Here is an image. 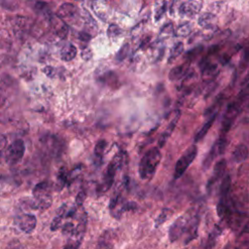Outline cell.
<instances>
[{"mask_svg": "<svg viewBox=\"0 0 249 249\" xmlns=\"http://www.w3.org/2000/svg\"><path fill=\"white\" fill-rule=\"evenodd\" d=\"M160 151L159 147L150 149L142 157L139 162V175L143 180H151L156 173V170L160 161Z\"/></svg>", "mask_w": 249, "mask_h": 249, "instance_id": "cell-1", "label": "cell"}, {"mask_svg": "<svg viewBox=\"0 0 249 249\" xmlns=\"http://www.w3.org/2000/svg\"><path fill=\"white\" fill-rule=\"evenodd\" d=\"M33 198L29 199L28 206L32 209H47L53 203L50 184L46 181L36 184L32 190Z\"/></svg>", "mask_w": 249, "mask_h": 249, "instance_id": "cell-2", "label": "cell"}, {"mask_svg": "<svg viewBox=\"0 0 249 249\" xmlns=\"http://www.w3.org/2000/svg\"><path fill=\"white\" fill-rule=\"evenodd\" d=\"M123 157L124 156H123V154L121 152L118 153L113 158V160L110 161V163L108 164L106 172H105L103 180H102V183L98 187L99 193L107 192L111 188V186L113 185L116 172L121 167V164L123 163Z\"/></svg>", "mask_w": 249, "mask_h": 249, "instance_id": "cell-3", "label": "cell"}, {"mask_svg": "<svg viewBox=\"0 0 249 249\" xmlns=\"http://www.w3.org/2000/svg\"><path fill=\"white\" fill-rule=\"evenodd\" d=\"M197 155V148L196 145L190 146L180 157V159L177 160L175 167H174V174H173V178L179 179L184 173L185 171L188 169V167L190 166V164L194 161V160L196 159Z\"/></svg>", "mask_w": 249, "mask_h": 249, "instance_id": "cell-4", "label": "cell"}, {"mask_svg": "<svg viewBox=\"0 0 249 249\" xmlns=\"http://www.w3.org/2000/svg\"><path fill=\"white\" fill-rule=\"evenodd\" d=\"M192 216L189 215V213L182 215L178 217L169 227L168 230V238L170 242L177 241L179 238L182 237L183 234L186 233L190 221H191Z\"/></svg>", "mask_w": 249, "mask_h": 249, "instance_id": "cell-5", "label": "cell"}, {"mask_svg": "<svg viewBox=\"0 0 249 249\" xmlns=\"http://www.w3.org/2000/svg\"><path fill=\"white\" fill-rule=\"evenodd\" d=\"M242 101L236 99L234 102L229 104L227 111L224 115V118L222 120V126H221V135L226 136L228 131L231 129L235 118L237 117L239 111H240V105Z\"/></svg>", "mask_w": 249, "mask_h": 249, "instance_id": "cell-6", "label": "cell"}, {"mask_svg": "<svg viewBox=\"0 0 249 249\" xmlns=\"http://www.w3.org/2000/svg\"><path fill=\"white\" fill-rule=\"evenodd\" d=\"M24 151H25V147H24L23 141L20 139L15 140L12 144L8 146V148L5 151L4 157H5L6 162L10 164L17 163L22 159L24 155Z\"/></svg>", "mask_w": 249, "mask_h": 249, "instance_id": "cell-7", "label": "cell"}, {"mask_svg": "<svg viewBox=\"0 0 249 249\" xmlns=\"http://www.w3.org/2000/svg\"><path fill=\"white\" fill-rule=\"evenodd\" d=\"M15 224L24 233H31L36 228L37 220L33 214H21L15 218Z\"/></svg>", "mask_w": 249, "mask_h": 249, "instance_id": "cell-8", "label": "cell"}, {"mask_svg": "<svg viewBox=\"0 0 249 249\" xmlns=\"http://www.w3.org/2000/svg\"><path fill=\"white\" fill-rule=\"evenodd\" d=\"M202 8V0H187L179 6V14L182 17H195Z\"/></svg>", "mask_w": 249, "mask_h": 249, "instance_id": "cell-9", "label": "cell"}, {"mask_svg": "<svg viewBox=\"0 0 249 249\" xmlns=\"http://www.w3.org/2000/svg\"><path fill=\"white\" fill-rule=\"evenodd\" d=\"M56 16L62 20H64L65 22L69 20L73 21L79 17V9L77 6L73 4L64 3L58 8L56 12Z\"/></svg>", "mask_w": 249, "mask_h": 249, "instance_id": "cell-10", "label": "cell"}, {"mask_svg": "<svg viewBox=\"0 0 249 249\" xmlns=\"http://www.w3.org/2000/svg\"><path fill=\"white\" fill-rule=\"evenodd\" d=\"M41 143L44 145L45 148L48 149V151L52 155H59L62 151V142L61 139H59L57 136L53 134L45 135L41 140Z\"/></svg>", "mask_w": 249, "mask_h": 249, "instance_id": "cell-11", "label": "cell"}, {"mask_svg": "<svg viewBox=\"0 0 249 249\" xmlns=\"http://www.w3.org/2000/svg\"><path fill=\"white\" fill-rule=\"evenodd\" d=\"M180 116H181V112H180L179 110L176 111L175 116H174L173 119L169 122V124H167V126H166V128L163 130V132L160 134V138H159V141H158V147H159L160 149H161V148L165 145L166 141H167L168 138L171 136L173 130L175 129V127H176V125H177V123H178V121H179V119H180Z\"/></svg>", "mask_w": 249, "mask_h": 249, "instance_id": "cell-12", "label": "cell"}, {"mask_svg": "<svg viewBox=\"0 0 249 249\" xmlns=\"http://www.w3.org/2000/svg\"><path fill=\"white\" fill-rule=\"evenodd\" d=\"M91 8L99 18L106 20L110 12V5L108 0H92Z\"/></svg>", "mask_w": 249, "mask_h": 249, "instance_id": "cell-13", "label": "cell"}, {"mask_svg": "<svg viewBox=\"0 0 249 249\" xmlns=\"http://www.w3.org/2000/svg\"><path fill=\"white\" fill-rule=\"evenodd\" d=\"M49 21H50L51 25L53 27V30H54V33L56 34V36H58L61 39H64L67 37L69 28H68L67 23L64 20L59 18L57 16L54 19V18L52 16V18H50Z\"/></svg>", "mask_w": 249, "mask_h": 249, "instance_id": "cell-14", "label": "cell"}, {"mask_svg": "<svg viewBox=\"0 0 249 249\" xmlns=\"http://www.w3.org/2000/svg\"><path fill=\"white\" fill-rule=\"evenodd\" d=\"M226 167H227V160H226L225 159H221V160H219L215 163L213 175H212V177L210 178V180H209V182H208V185H207L208 188H210L213 183H215L220 177L223 176V174H224V172H225V170H226Z\"/></svg>", "mask_w": 249, "mask_h": 249, "instance_id": "cell-15", "label": "cell"}, {"mask_svg": "<svg viewBox=\"0 0 249 249\" xmlns=\"http://www.w3.org/2000/svg\"><path fill=\"white\" fill-rule=\"evenodd\" d=\"M217 115H218V112L211 114V115L208 117L207 121L203 124V125L197 130V132H196V136H195V141H196V142L200 141V140L207 134V132H208V130L210 129V127L212 126V124H213V123H214V121H215Z\"/></svg>", "mask_w": 249, "mask_h": 249, "instance_id": "cell-16", "label": "cell"}, {"mask_svg": "<svg viewBox=\"0 0 249 249\" xmlns=\"http://www.w3.org/2000/svg\"><path fill=\"white\" fill-rule=\"evenodd\" d=\"M197 228H198V218L196 216H194L191 218L188 230L185 233L186 238H185L184 244H188L197 236Z\"/></svg>", "mask_w": 249, "mask_h": 249, "instance_id": "cell-17", "label": "cell"}, {"mask_svg": "<svg viewBox=\"0 0 249 249\" xmlns=\"http://www.w3.org/2000/svg\"><path fill=\"white\" fill-rule=\"evenodd\" d=\"M189 70V63H184V64H180L177 65L175 67H173L168 74V78L170 81H177L180 80L181 78H183L184 76L187 75Z\"/></svg>", "mask_w": 249, "mask_h": 249, "instance_id": "cell-18", "label": "cell"}, {"mask_svg": "<svg viewBox=\"0 0 249 249\" xmlns=\"http://www.w3.org/2000/svg\"><path fill=\"white\" fill-rule=\"evenodd\" d=\"M248 156H249V151L247 146H245L244 144L237 145L232 152V159L236 162H241L245 160L248 158Z\"/></svg>", "mask_w": 249, "mask_h": 249, "instance_id": "cell-19", "label": "cell"}, {"mask_svg": "<svg viewBox=\"0 0 249 249\" xmlns=\"http://www.w3.org/2000/svg\"><path fill=\"white\" fill-rule=\"evenodd\" d=\"M77 55V48L73 44H67L60 51V57L64 61H70Z\"/></svg>", "mask_w": 249, "mask_h": 249, "instance_id": "cell-20", "label": "cell"}, {"mask_svg": "<svg viewBox=\"0 0 249 249\" xmlns=\"http://www.w3.org/2000/svg\"><path fill=\"white\" fill-rule=\"evenodd\" d=\"M216 23V17L212 13H204L198 18V24L204 28H213Z\"/></svg>", "mask_w": 249, "mask_h": 249, "instance_id": "cell-21", "label": "cell"}, {"mask_svg": "<svg viewBox=\"0 0 249 249\" xmlns=\"http://www.w3.org/2000/svg\"><path fill=\"white\" fill-rule=\"evenodd\" d=\"M66 207H67V204L64 203V204H62V205L57 209L56 214H55V216L53 217V221H52V224H51V230H52V231H57V230L61 227V223H62V219H63V216H64Z\"/></svg>", "mask_w": 249, "mask_h": 249, "instance_id": "cell-22", "label": "cell"}, {"mask_svg": "<svg viewBox=\"0 0 249 249\" xmlns=\"http://www.w3.org/2000/svg\"><path fill=\"white\" fill-rule=\"evenodd\" d=\"M34 10L35 12L46 18L48 20H50V18H52V13H51V9L48 5V3L46 2H43V1H37L35 4H34Z\"/></svg>", "mask_w": 249, "mask_h": 249, "instance_id": "cell-23", "label": "cell"}, {"mask_svg": "<svg viewBox=\"0 0 249 249\" xmlns=\"http://www.w3.org/2000/svg\"><path fill=\"white\" fill-rule=\"evenodd\" d=\"M154 11H155V20L160 19L166 11L165 0H155Z\"/></svg>", "mask_w": 249, "mask_h": 249, "instance_id": "cell-24", "label": "cell"}, {"mask_svg": "<svg viewBox=\"0 0 249 249\" xmlns=\"http://www.w3.org/2000/svg\"><path fill=\"white\" fill-rule=\"evenodd\" d=\"M67 184H71L70 175H69V172L66 170V168L62 167L59 169L57 173V185L59 186V188H63Z\"/></svg>", "mask_w": 249, "mask_h": 249, "instance_id": "cell-25", "label": "cell"}, {"mask_svg": "<svg viewBox=\"0 0 249 249\" xmlns=\"http://www.w3.org/2000/svg\"><path fill=\"white\" fill-rule=\"evenodd\" d=\"M231 189V176L229 174L225 175L222 179V183L220 186V196L221 198H226Z\"/></svg>", "mask_w": 249, "mask_h": 249, "instance_id": "cell-26", "label": "cell"}, {"mask_svg": "<svg viewBox=\"0 0 249 249\" xmlns=\"http://www.w3.org/2000/svg\"><path fill=\"white\" fill-rule=\"evenodd\" d=\"M184 51V45L182 42H177L173 45V47L170 50L169 53V56H168V61L171 62L173 61L175 58H177Z\"/></svg>", "mask_w": 249, "mask_h": 249, "instance_id": "cell-27", "label": "cell"}, {"mask_svg": "<svg viewBox=\"0 0 249 249\" xmlns=\"http://www.w3.org/2000/svg\"><path fill=\"white\" fill-rule=\"evenodd\" d=\"M248 96H249V73L246 75L245 79L241 83V88H240V91L237 99L240 101H244V99H246Z\"/></svg>", "mask_w": 249, "mask_h": 249, "instance_id": "cell-28", "label": "cell"}, {"mask_svg": "<svg viewBox=\"0 0 249 249\" xmlns=\"http://www.w3.org/2000/svg\"><path fill=\"white\" fill-rule=\"evenodd\" d=\"M231 211L230 207L226 203V198H221L219 200V203L217 204V214L221 219H225L229 212Z\"/></svg>", "mask_w": 249, "mask_h": 249, "instance_id": "cell-29", "label": "cell"}, {"mask_svg": "<svg viewBox=\"0 0 249 249\" xmlns=\"http://www.w3.org/2000/svg\"><path fill=\"white\" fill-rule=\"evenodd\" d=\"M173 211L169 208H163L161 210V212L159 214V216L157 217L156 219V222H155V227L156 228H159L160 225H162L171 215H172Z\"/></svg>", "mask_w": 249, "mask_h": 249, "instance_id": "cell-30", "label": "cell"}, {"mask_svg": "<svg viewBox=\"0 0 249 249\" xmlns=\"http://www.w3.org/2000/svg\"><path fill=\"white\" fill-rule=\"evenodd\" d=\"M192 30V25L189 22H185L180 24L175 30H174V35L177 37H185L188 36L191 33Z\"/></svg>", "mask_w": 249, "mask_h": 249, "instance_id": "cell-31", "label": "cell"}, {"mask_svg": "<svg viewBox=\"0 0 249 249\" xmlns=\"http://www.w3.org/2000/svg\"><path fill=\"white\" fill-rule=\"evenodd\" d=\"M9 49H10V44L8 43V41L0 37V67L4 63V60L7 53L9 52Z\"/></svg>", "mask_w": 249, "mask_h": 249, "instance_id": "cell-32", "label": "cell"}, {"mask_svg": "<svg viewBox=\"0 0 249 249\" xmlns=\"http://www.w3.org/2000/svg\"><path fill=\"white\" fill-rule=\"evenodd\" d=\"M106 145H107V142L104 140V139H100L96 144H95V147H94V156L96 158H102L103 154H104V151H105V148H106Z\"/></svg>", "mask_w": 249, "mask_h": 249, "instance_id": "cell-33", "label": "cell"}, {"mask_svg": "<svg viewBox=\"0 0 249 249\" xmlns=\"http://www.w3.org/2000/svg\"><path fill=\"white\" fill-rule=\"evenodd\" d=\"M122 34V29L117 24H110L107 30V35L110 39H116Z\"/></svg>", "mask_w": 249, "mask_h": 249, "instance_id": "cell-34", "label": "cell"}, {"mask_svg": "<svg viewBox=\"0 0 249 249\" xmlns=\"http://www.w3.org/2000/svg\"><path fill=\"white\" fill-rule=\"evenodd\" d=\"M172 33H174V27H173V24H172L171 22H169V23L164 24V25L160 28L159 35H160V38H164V37H166V36L171 35Z\"/></svg>", "mask_w": 249, "mask_h": 249, "instance_id": "cell-35", "label": "cell"}, {"mask_svg": "<svg viewBox=\"0 0 249 249\" xmlns=\"http://www.w3.org/2000/svg\"><path fill=\"white\" fill-rule=\"evenodd\" d=\"M128 53H129V45L128 44L123 45V47L119 50V52L116 54V59L118 61H123L127 56Z\"/></svg>", "mask_w": 249, "mask_h": 249, "instance_id": "cell-36", "label": "cell"}, {"mask_svg": "<svg viewBox=\"0 0 249 249\" xmlns=\"http://www.w3.org/2000/svg\"><path fill=\"white\" fill-rule=\"evenodd\" d=\"M222 231H223V228L220 226V225H217L213 231L210 232L209 234V237H208V242H211L212 243V246L214 245V242L215 240L217 239V237L222 233Z\"/></svg>", "mask_w": 249, "mask_h": 249, "instance_id": "cell-37", "label": "cell"}, {"mask_svg": "<svg viewBox=\"0 0 249 249\" xmlns=\"http://www.w3.org/2000/svg\"><path fill=\"white\" fill-rule=\"evenodd\" d=\"M0 6L8 10H15L18 8L17 0H0Z\"/></svg>", "mask_w": 249, "mask_h": 249, "instance_id": "cell-38", "label": "cell"}, {"mask_svg": "<svg viewBox=\"0 0 249 249\" xmlns=\"http://www.w3.org/2000/svg\"><path fill=\"white\" fill-rule=\"evenodd\" d=\"M86 196H87V194L85 191H80L76 196V205L77 206H82L83 202L85 201L86 199Z\"/></svg>", "mask_w": 249, "mask_h": 249, "instance_id": "cell-39", "label": "cell"}, {"mask_svg": "<svg viewBox=\"0 0 249 249\" xmlns=\"http://www.w3.org/2000/svg\"><path fill=\"white\" fill-rule=\"evenodd\" d=\"M91 39V35L87 32V31H82L79 33V40L84 42V43H88L89 42V40Z\"/></svg>", "mask_w": 249, "mask_h": 249, "instance_id": "cell-40", "label": "cell"}, {"mask_svg": "<svg viewBox=\"0 0 249 249\" xmlns=\"http://www.w3.org/2000/svg\"><path fill=\"white\" fill-rule=\"evenodd\" d=\"M82 57H83V59H85V60H89V58H91V56H92V53H91V50L89 49V48H84L83 49V51H82Z\"/></svg>", "mask_w": 249, "mask_h": 249, "instance_id": "cell-41", "label": "cell"}, {"mask_svg": "<svg viewBox=\"0 0 249 249\" xmlns=\"http://www.w3.org/2000/svg\"><path fill=\"white\" fill-rule=\"evenodd\" d=\"M55 69L53 68V67H52V66H46L45 68H44V73L48 76V77H50V78H53V76H54V74H55V71H54Z\"/></svg>", "mask_w": 249, "mask_h": 249, "instance_id": "cell-42", "label": "cell"}, {"mask_svg": "<svg viewBox=\"0 0 249 249\" xmlns=\"http://www.w3.org/2000/svg\"><path fill=\"white\" fill-rule=\"evenodd\" d=\"M201 47H199V48H196V49H194V50H192L191 52H189L188 53V54H187V57L189 58V59H192V58H194V57H196L198 53H199V52L201 51Z\"/></svg>", "mask_w": 249, "mask_h": 249, "instance_id": "cell-43", "label": "cell"}, {"mask_svg": "<svg viewBox=\"0 0 249 249\" xmlns=\"http://www.w3.org/2000/svg\"><path fill=\"white\" fill-rule=\"evenodd\" d=\"M6 146V137L3 134H0V154Z\"/></svg>", "mask_w": 249, "mask_h": 249, "instance_id": "cell-44", "label": "cell"}, {"mask_svg": "<svg viewBox=\"0 0 249 249\" xmlns=\"http://www.w3.org/2000/svg\"><path fill=\"white\" fill-rule=\"evenodd\" d=\"M243 61H245L246 63L249 62V46L244 50V53H243Z\"/></svg>", "mask_w": 249, "mask_h": 249, "instance_id": "cell-45", "label": "cell"}, {"mask_svg": "<svg viewBox=\"0 0 249 249\" xmlns=\"http://www.w3.org/2000/svg\"><path fill=\"white\" fill-rule=\"evenodd\" d=\"M76 1H82V0H76Z\"/></svg>", "mask_w": 249, "mask_h": 249, "instance_id": "cell-46", "label": "cell"}]
</instances>
